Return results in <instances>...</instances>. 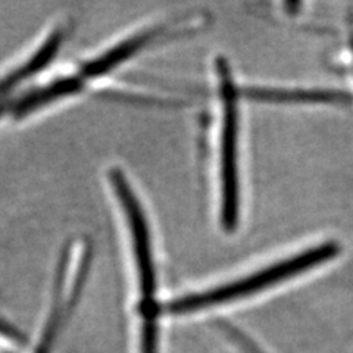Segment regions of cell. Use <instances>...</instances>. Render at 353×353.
I'll list each match as a JSON object with an SVG mask.
<instances>
[{
	"label": "cell",
	"mask_w": 353,
	"mask_h": 353,
	"mask_svg": "<svg viewBox=\"0 0 353 353\" xmlns=\"http://www.w3.org/2000/svg\"><path fill=\"white\" fill-rule=\"evenodd\" d=\"M339 250L340 249L337 243L325 241L323 245L302 250L297 255L268 265V267L245 275V277L236 281L214 287V289L205 290L202 293L179 297V299L165 305L167 306L165 311L170 314H189L231 301H239L243 299V297H249L331 261L337 255Z\"/></svg>",
	"instance_id": "1"
},
{
	"label": "cell",
	"mask_w": 353,
	"mask_h": 353,
	"mask_svg": "<svg viewBox=\"0 0 353 353\" xmlns=\"http://www.w3.org/2000/svg\"><path fill=\"white\" fill-rule=\"evenodd\" d=\"M216 74L223 102L219 130V216L224 230L234 231L240 215V88L233 83L224 59H218Z\"/></svg>",
	"instance_id": "2"
},
{
	"label": "cell",
	"mask_w": 353,
	"mask_h": 353,
	"mask_svg": "<svg viewBox=\"0 0 353 353\" xmlns=\"http://www.w3.org/2000/svg\"><path fill=\"white\" fill-rule=\"evenodd\" d=\"M112 189L119 199L123 211L127 219V225L131 233L132 256H134V265L140 289V302H157V268H154V256L152 249L150 231L148 218L143 211V206L139 202V197L132 190V185L125 179L124 172L121 170H112L109 174Z\"/></svg>",
	"instance_id": "3"
},
{
	"label": "cell",
	"mask_w": 353,
	"mask_h": 353,
	"mask_svg": "<svg viewBox=\"0 0 353 353\" xmlns=\"http://www.w3.org/2000/svg\"><path fill=\"white\" fill-rule=\"evenodd\" d=\"M187 31H180L179 28H172L170 26H161V27H153L150 30H145L139 34L128 37L121 43L115 44L114 48L99 54L97 58L93 61H88L83 65L81 68V79H97V77H102L117 66H121L124 62H127L130 58L134 57L136 53L145 49L146 46L152 43H157L159 40H163L167 37H175L179 34H183Z\"/></svg>",
	"instance_id": "4"
},
{
	"label": "cell",
	"mask_w": 353,
	"mask_h": 353,
	"mask_svg": "<svg viewBox=\"0 0 353 353\" xmlns=\"http://www.w3.org/2000/svg\"><path fill=\"white\" fill-rule=\"evenodd\" d=\"M83 87L81 77H65V79L52 81L48 85H43L37 90L22 96L14 105L12 110L15 117H24L34 110L46 106L54 101H59L62 97L79 93Z\"/></svg>",
	"instance_id": "5"
},
{
	"label": "cell",
	"mask_w": 353,
	"mask_h": 353,
	"mask_svg": "<svg viewBox=\"0 0 353 353\" xmlns=\"http://www.w3.org/2000/svg\"><path fill=\"white\" fill-rule=\"evenodd\" d=\"M62 39H63V34L59 30L54 31L53 34H50V37L46 39V41L41 44L36 53L31 54L30 59L26 63H22L17 70L9 72L8 75L3 77L2 80H0V93L12 90V88L19 85L24 80L30 79L32 75H36L43 68H46V66L52 62V59L57 57V53L59 52Z\"/></svg>",
	"instance_id": "6"
},
{
	"label": "cell",
	"mask_w": 353,
	"mask_h": 353,
	"mask_svg": "<svg viewBox=\"0 0 353 353\" xmlns=\"http://www.w3.org/2000/svg\"><path fill=\"white\" fill-rule=\"evenodd\" d=\"M141 353H158V318H143Z\"/></svg>",
	"instance_id": "7"
},
{
	"label": "cell",
	"mask_w": 353,
	"mask_h": 353,
	"mask_svg": "<svg viewBox=\"0 0 353 353\" xmlns=\"http://www.w3.org/2000/svg\"><path fill=\"white\" fill-rule=\"evenodd\" d=\"M218 327L224 331V333L234 341V343H237L243 350H245L246 353H263L255 343H253V341L245 334V333H241V331L237 328V327H234V325H231L230 323H225V321H219L218 323Z\"/></svg>",
	"instance_id": "8"
},
{
	"label": "cell",
	"mask_w": 353,
	"mask_h": 353,
	"mask_svg": "<svg viewBox=\"0 0 353 353\" xmlns=\"http://www.w3.org/2000/svg\"><path fill=\"white\" fill-rule=\"evenodd\" d=\"M2 110H3V106H2V105H0V114H2Z\"/></svg>",
	"instance_id": "9"
}]
</instances>
